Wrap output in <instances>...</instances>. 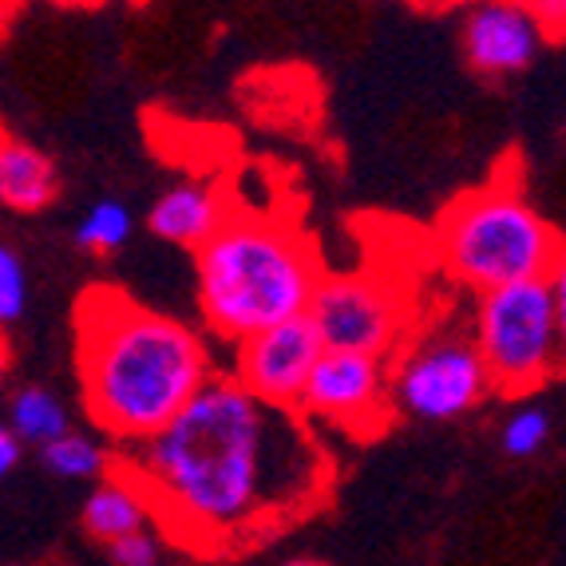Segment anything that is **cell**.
<instances>
[{
  "label": "cell",
  "mask_w": 566,
  "mask_h": 566,
  "mask_svg": "<svg viewBox=\"0 0 566 566\" xmlns=\"http://www.w3.org/2000/svg\"><path fill=\"white\" fill-rule=\"evenodd\" d=\"M119 468L147 488L159 531L202 555L310 515L333 472L310 420L254 397L234 373H218Z\"/></svg>",
  "instance_id": "1"
},
{
  "label": "cell",
  "mask_w": 566,
  "mask_h": 566,
  "mask_svg": "<svg viewBox=\"0 0 566 566\" xmlns=\"http://www.w3.org/2000/svg\"><path fill=\"white\" fill-rule=\"evenodd\" d=\"M76 368L92 424L127 448L179 420L218 377L210 345L190 325L112 285H95L76 305Z\"/></svg>",
  "instance_id": "2"
},
{
  "label": "cell",
  "mask_w": 566,
  "mask_h": 566,
  "mask_svg": "<svg viewBox=\"0 0 566 566\" xmlns=\"http://www.w3.org/2000/svg\"><path fill=\"white\" fill-rule=\"evenodd\" d=\"M325 282L313 238L293 218L238 210L195 254V293L207 329L242 345L265 329L310 317Z\"/></svg>",
  "instance_id": "3"
},
{
  "label": "cell",
  "mask_w": 566,
  "mask_h": 566,
  "mask_svg": "<svg viewBox=\"0 0 566 566\" xmlns=\"http://www.w3.org/2000/svg\"><path fill=\"white\" fill-rule=\"evenodd\" d=\"M563 254V234L507 179L460 195L436 222V262L475 297L520 282H547Z\"/></svg>",
  "instance_id": "4"
},
{
  "label": "cell",
  "mask_w": 566,
  "mask_h": 566,
  "mask_svg": "<svg viewBox=\"0 0 566 566\" xmlns=\"http://www.w3.org/2000/svg\"><path fill=\"white\" fill-rule=\"evenodd\" d=\"M491 380L507 397H527L566 365L551 282H520L483 293L472 317Z\"/></svg>",
  "instance_id": "5"
},
{
  "label": "cell",
  "mask_w": 566,
  "mask_h": 566,
  "mask_svg": "<svg viewBox=\"0 0 566 566\" xmlns=\"http://www.w3.org/2000/svg\"><path fill=\"white\" fill-rule=\"evenodd\" d=\"M495 392L475 333L428 329L392 357V408L412 420H460Z\"/></svg>",
  "instance_id": "6"
},
{
  "label": "cell",
  "mask_w": 566,
  "mask_h": 566,
  "mask_svg": "<svg viewBox=\"0 0 566 566\" xmlns=\"http://www.w3.org/2000/svg\"><path fill=\"white\" fill-rule=\"evenodd\" d=\"M310 322L322 333L325 349L368 353L392 360L408 340V305L388 277L373 270L325 274L313 297Z\"/></svg>",
  "instance_id": "7"
},
{
  "label": "cell",
  "mask_w": 566,
  "mask_h": 566,
  "mask_svg": "<svg viewBox=\"0 0 566 566\" xmlns=\"http://www.w3.org/2000/svg\"><path fill=\"white\" fill-rule=\"evenodd\" d=\"M297 412L310 424L337 428L349 436L380 432L388 424V416L397 412L392 408V360L325 349Z\"/></svg>",
  "instance_id": "8"
},
{
  "label": "cell",
  "mask_w": 566,
  "mask_h": 566,
  "mask_svg": "<svg viewBox=\"0 0 566 566\" xmlns=\"http://www.w3.org/2000/svg\"><path fill=\"white\" fill-rule=\"evenodd\" d=\"M322 357L325 340L317 325L310 317H297V322H285L277 329H265L234 345V368L230 373L254 397L270 400L277 408H297Z\"/></svg>",
  "instance_id": "9"
},
{
  "label": "cell",
  "mask_w": 566,
  "mask_h": 566,
  "mask_svg": "<svg viewBox=\"0 0 566 566\" xmlns=\"http://www.w3.org/2000/svg\"><path fill=\"white\" fill-rule=\"evenodd\" d=\"M538 20L520 0H472L460 20V48L472 72L488 80L523 76L543 48Z\"/></svg>",
  "instance_id": "10"
},
{
  "label": "cell",
  "mask_w": 566,
  "mask_h": 566,
  "mask_svg": "<svg viewBox=\"0 0 566 566\" xmlns=\"http://www.w3.org/2000/svg\"><path fill=\"white\" fill-rule=\"evenodd\" d=\"M234 214V202L218 182H199V179H182L175 187H167L159 199L147 210V230H151L159 242L182 245V250H195L199 254L202 245L227 227V218Z\"/></svg>",
  "instance_id": "11"
},
{
  "label": "cell",
  "mask_w": 566,
  "mask_h": 566,
  "mask_svg": "<svg viewBox=\"0 0 566 566\" xmlns=\"http://www.w3.org/2000/svg\"><path fill=\"white\" fill-rule=\"evenodd\" d=\"M60 195V167L36 143L4 135L0 139V202L12 214H40Z\"/></svg>",
  "instance_id": "12"
},
{
  "label": "cell",
  "mask_w": 566,
  "mask_h": 566,
  "mask_svg": "<svg viewBox=\"0 0 566 566\" xmlns=\"http://www.w3.org/2000/svg\"><path fill=\"white\" fill-rule=\"evenodd\" d=\"M147 523H155L151 495H147V488L127 468H119V475H107V480H99L87 491L84 527L87 535L107 543V547L127 535L147 531Z\"/></svg>",
  "instance_id": "13"
},
{
  "label": "cell",
  "mask_w": 566,
  "mask_h": 566,
  "mask_svg": "<svg viewBox=\"0 0 566 566\" xmlns=\"http://www.w3.org/2000/svg\"><path fill=\"white\" fill-rule=\"evenodd\" d=\"M9 428L24 440V448H48L72 432V416L52 388L20 385L9 400Z\"/></svg>",
  "instance_id": "14"
},
{
  "label": "cell",
  "mask_w": 566,
  "mask_h": 566,
  "mask_svg": "<svg viewBox=\"0 0 566 566\" xmlns=\"http://www.w3.org/2000/svg\"><path fill=\"white\" fill-rule=\"evenodd\" d=\"M40 460L52 475L72 483H99L107 480V468H112V452L87 432H67L56 444L40 448Z\"/></svg>",
  "instance_id": "15"
},
{
  "label": "cell",
  "mask_w": 566,
  "mask_h": 566,
  "mask_svg": "<svg viewBox=\"0 0 566 566\" xmlns=\"http://www.w3.org/2000/svg\"><path fill=\"white\" fill-rule=\"evenodd\" d=\"M132 234H135V214H132V207L119 199L92 202V207L80 214L76 230H72L76 245L87 250V254H115V250H123V245L132 242Z\"/></svg>",
  "instance_id": "16"
},
{
  "label": "cell",
  "mask_w": 566,
  "mask_h": 566,
  "mask_svg": "<svg viewBox=\"0 0 566 566\" xmlns=\"http://www.w3.org/2000/svg\"><path fill=\"white\" fill-rule=\"evenodd\" d=\"M29 265H24V258H20L17 245H0V325L4 329H12V325L24 317V310H29Z\"/></svg>",
  "instance_id": "17"
},
{
  "label": "cell",
  "mask_w": 566,
  "mask_h": 566,
  "mask_svg": "<svg viewBox=\"0 0 566 566\" xmlns=\"http://www.w3.org/2000/svg\"><path fill=\"white\" fill-rule=\"evenodd\" d=\"M547 440H551V416L535 405L511 412L507 424H503V432H500V444L511 460H527V455L543 452Z\"/></svg>",
  "instance_id": "18"
},
{
  "label": "cell",
  "mask_w": 566,
  "mask_h": 566,
  "mask_svg": "<svg viewBox=\"0 0 566 566\" xmlns=\"http://www.w3.org/2000/svg\"><path fill=\"white\" fill-rule=\"evenodd\" d=\"M112 563L115 566H159V555H163V543H159V531L147 527L139 535H127L119 543H112Z\"/></svg>",
  "instance_id": "19"
},
{
  "label": "cell",
  "mask_w": 566,
  "mask_h": 566,
  "mask_svg": "<svg viewBox=\"0 0 566 566\" xmlns=\"http://www.w3.org/2000/svg\"><path fill=\"white\" fill-rule=\"evenodd\" d=\"M520 4L538 20L543 36L566 44V0H520Z\"/></svg>",
  "instance_id": "20"
},
{
  "label": "cell",
  "mask_w": 566,
  "mask_h": 566,
  "mask_svg": "<svg viewBox=\"0 0 566 566\" xmlns=\"http://www.w3.org/2000/svg\"><path fill=\"white\" fill-rule=\"evenodd\" d=\"M20 455H24V440H20V436L12 432L9 424H4V432H0V475L17 472Z\"/></svg>",
  "instance_id": "21"
},
{
  "label": "cell",
  "mask_w": 566,
  "mask_h": 566,
  "mask_svg": "<svg viewBox=\"0 0 566 566\" xmlns=\"http://www.w3.org/2000/svg\"><path fill=\"white\" fill-rule=\"evenodd\" d=\"M547 282H551V297H555L558 333H563V349H566V254H563V262L555 265V274H551Z\"/></svg>",
  "instance_id": "22"
},
{
  "label": "cell",
  "mask_w": 566,
  "mask_h": 566,
  "mask_svg": "<svg viewBox=\"0 0 566 566\" xmlns=\"http://www.w3.org/2000/svg\"><path fill=\"white\" fill-rule=\"evenodd\" d=\"M29 4H44V9H99L104 0H29Z\"/></svg>",
  "instance_id": "23"
},
{
  "label": "cell",
  "mask_w": 566,
  "mask_h": 566,
  "mask_svg": "<svg viewBox=\"0 0 566 566\" xmlns=\"http://www.w3.org/2000/svg\"><path fill=\"white\" fill-rule=\"evenodd\" d=\"M408 4H420V9H468L472 0H408Z\"/></svg>",
  "instance_id": "24"
},
{
  "label": "cell",
  "mask_w": 566,
  "mask_h": 566,
  "mask_svg": "<svg viewBox=\"0 0 566 566\" xmlns=\"http://www.w3.org/2000/svg\"><path fill=\"white\" fill-rule=\"evenodd\" d=\"M282 566H325V563H317V558H290V563H282Z\"/></svg>",
  "instance_id": "25"
}]
</instances>
